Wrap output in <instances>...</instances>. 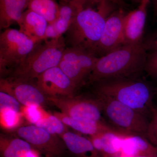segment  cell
I'll return each instance as SVG.
<instances>
[{
	"instance_id": "1",
	"label": "cell",
	"mask_w": 157,
	"mask_h": 157,
	"mask_svg": "<svg viewBox=\"0 0 157 157\" xmlns=\"http://www.w3.org/2000/svg\"><path fill=\"white\" fill-rule=\"evenodd\" d=\"M143 43L123 45L100 57L85 84L116 78H136L144 70L147 55Z\"/></svg>"
},
{
	"instance_id": "2",
	"label": "cell",
	"mask_w": 157,
	"mask_h": 157,
	"mask_svg": "<svg viewBox=\"0 0 157 157\" xmlns=\"http://www.w3.org/2000/svg\"><path fill=\"white\" fill-rule=\"evenodd\" d=\"M92 85L95 94L114 99L144 115L151 113L153 93L145 82L136 78H116Z\"/></svg>"
},
{
	"instance_id": "3",
	"label": "cell",
	"mask_w": 157,
	"mask_h": 157,
	"mask_svg": "<svg viewBox=\"0 0 157 157\" xmlns=\"http://www.w3.org/2000/svg\"><path fill=\"white\" fill-rule=\"evenodd\" d=\"M111 4L103 3L97 10L90 8L82 9L65 34L66 47H76L93 53L101 39L106 19L111 13Z\"/></svg>"
},
{
	"instance_id": "4",
	"label": "cell",
	"mask_w": 157,
	"mask_h": 157,
	"mask_svg": "<svg viewBox=\"0 0 157 157\" xmlns=\"http://www.w3.org/2000/svg\"><path fill=\"white\" fill-rule=\"evenodd\" d=\"M66 47L63 36L37 42L22 63L6 78L36 80L46 70L58 66Z\"/></svg>"
},
{
	"instance_id": "5",
	"label": "cell",
	"mask_w": 157,
	"mask_h": 157,
	"mask_svg": "<svg viewBox=\"0 0 157 157\" xmlns=\"http://www.w3.org/2000/svg\"><path fill=\"white\" fill-rule=\"evenodd\" d=\"M95 95L112 128L126 136L139 135L146 138L149 122L146 116L114 99Z\"/></svg>"
},
{
	"instance_id": "6",
	"label": "cell",
	"mask_w": 157,
	"mask_h": 157,
	"mask_svg": "<svg viewBox=\"0 0 157 157\" xmlns=\"http://www.w3.org/2000/svg\"><path fill=\"white\" fill-rule=\"evenodd\" d=\"M35 44L32 39L19 30L9 28L1 34V78L9 76L22 63Z\"/></svg>"
},
{
	"instance_id": "7",
	"label": "cell",
	"mask_w": 157,
	"mask_h": 157,
	"mask_svg": "<svg viewBox=\"0 0 157 157\" xmlns=\"http://www.w3.org/2000/svg\"><path fill=\"white\" fill-rule=\"evenodd\" d=\"M99 58L89 51L66 47L58 66L78 89L85 84Z\"/></svg>"
},
{
	"instance_id": "8",
	"label": "cell",
	"mask_w": 157,
	"mask_h": 157,
	"mask_svg": "<svg viewBox=\"0 0 157 157\" xmlns=\"http://www.w3.org/2000/svg\"><path fill=\"white\" fill-rule=\"evenodd\" d=\"M16 134L46 157H66L67 149L61 138L36 125L20 127Z\"/></svg>"
},
{
	"instance_id": "9",
	"label": "cell",
	"mask_w": 157,
	"mask_h": 157,
	"mask_svg": "<svg viewBox=\"0 0 157 157\" xmlns=\"http://www.w3.org/2000/svg\"><path fill=\"white\" fill-rule=\"evenodd\" d=\"M47 100L48 102L56 106L62 113L69 116L105 122L102 117L103 113L101 104L96 97H47Z\"/></svg>"
},
{
	"instance_id": "10",
	"label": "cell",
	"mask_w": 157,
	"mask_h": 157,
	"mask_svg": "<svg viewBox=\"0 0 157 157\" xmlns=\"http://www.w3.org/2000/svg\"><path fill=\"white\" fill-rule=\"evenodd\" d=\"M1 91L14 97L23 106H41L48 102L45 96L37 86L36 80L10 78H1Z\"/></svg>"
},
{
	"instance_id": "11",
	"label": "cell",
	"mask_w": 157,
	"mask_h": 157,
	"mask_svg": "<svg viewBox=\"0 0 157 157\" xmlns=\"http://www.w3.org/2000/svg\"><path fill=\"white\" fill-rule=\"evenodd\" d=\"M124 12L122 9L107 17L101 39L93 53L100 57L123 45Z\"/></svg>"
},
{
	"instance_id": "12",
	"label": "cell",
	"mask_w": 157,
	"mask_h": 157,
	"mask_svg": "<svg viewBox=\"0 0 157 157\" xmlns=\"http://www.w3.org/2000/svg\"><path fill=\"white\" fill-rule=\"evenodd\" d=\"M36 82L39 89L47 97H71L74 96L78 89L58 66L42 73L37 77Z\"/></svg>"
},
{
	"instance_id": "13",
	"label": "cell",
	"mask_w": 157,
	"mask_h": 157,
	"mask_svg": "<svg viewBox=\"0 0 157 157\" xmlns=\"http://www.w3.org/2000/svg\"><path fill=\"white\" fill-rule=\"evenodd\" d=\"M147 5L141 3L137 9L125 15L123 45H136L143 43Z\"/></svg>"
},
{
	"instance_id": "14",
	"label": "cell",
	"mask_w": 157,
	"mask_h": 157,
	"mask_svg": "<svg viewBox=\"0 0 157 157\" xmlns=\"http://www.w3.org/2000/svg\"><path fill=\"white\" fill-rule=\"evenodd\" d=\"M54 115L58 117L68 127L74 129L76 132L89 136L110 130H115L105 122L83 118L72 117L62 112H55Z\"/></svg>"
},
{
	"instance_id": "15",
	"label": "cell",
	"mask_w": 157,
	"mask_h": 157,
	"mask_svg": "<svg viewBox=\"0 0 157 157\" xmlns=\"http://www.w3.org/2000/svg\"><path fill=\"white\" fill-rule=\"evenodd\" d=\"M84 8L85 6L81 3L60 2L57 17L53 23L48 24L53 29L56 38L66 33L78 12Z\"/></svg>"
},
{
	"instance_id": "16",
	"label": "cell",
	"mask_w": 157,
	"mask_h": 157,
	"mask_svg": "<svg viewBox=\"0 0 157 157\" xmlns=\"http://www.w3.org/2000/svg\"><path fill=\"white\" fill-rule=\"evenodd\" d=\"M59 137L73 157H102L93 146L89 137L69 131Z\"/></svg>"
},
{
	"instance_id": "17",
	"label": "cell",
	"mask_w": 157,
	"mask_h": 157,
	"mask_svg": "<svg viewBox=\"0 0 157 157\" xmlns=\"http://www.w3.org/2000/svg\"><path fill=\"white\" fill-rule=\"evenodd\" d=\"M48 25V21L44 17L27 9L24 12L18 25L21 32L36 43L44 40Z\"/></svg>"
},
{
	"instance_id": "18",
	"label": "cell",
	"mask_w": 157,
	"mask_h": 157,
	"mask_svg": "<svg viewBox=\"0 0 157 157\" xmlns=\"http://www.w3.org/2000/svg\"><path fill=\"white\" fill-rule=\"evenodd\" d=\"M29 0H0V28H9L14 23H19Z\"/></svg>"
},
{
	"instance_id": "19",
	"label": "cell",
	"mask_w": 157,
	"mask_h": 157,
	"mask_svg": "<svg viewBox=\"0 0 157 157\" xmlns=\"http://www.w3.org/2000/svg\"><path fill=\"white\" fill-rule=\"evenodd\" d=\"M121 154L129 156L157 154V147L152 144L146 137L128 135L122 139Z\"/></svg>"
},
{
	"instance_id": "20",
	"label": "cell",
	"mask_w": 157,
	"mask_h": 157,
	"mask_svg": "<svg viewBox=\"0 0 157 157\" xmlns=\"http://www.w3.org/2000/svg\"><path fill=\"white\" fill-rule=\"evenodd\" d=\"M1 152L2 157H25L33 149L30 144L22 138L1 137Z\"/></svg>"
},
{
	"instance_id": "21",
	"label": "cell",
	"mask_w": 157,
	"mask_h": 157,
	"mask_svg": "<svg viewBox=\"0 0 157 157\" xmlns=\"http://www.w3.org/2000/svg\"><path fill=\"white\" fill-rule=\"evenodd\" d=\"M27 9L44 17L48 24H51L58 15L59 4L55 0H29Z\"/></svg>"
},
{
	"instance_id": "22",
	"label": "cell",
	"mask_w": 157,
	"mask_h": 157,
	"mask_svg": "<svg viewBox=\"0 0 157 157\" xmlns=\"http://www.w3.org/2000/svg\"><path fill=\"white\" fill-rule=\"evenodd\" d=\"M125 136L116 130L102 133L103 157H117L120 155L122 139Z\"/></svg>"
},
{
	"instance_id": "23",
	"label": "cell",
	"mask_w": 157,
	"mask_h": 157,
	"mask_svg": "<svg viewBox=\"0 0 157 157\" xmlns=\"http://www.w3.org/2000/svg\"><path fill=\"white\" fill-rule=\"evenodd\" d=\"M35 125L44 129L48 133L58 135L59 137L69 131L67 126L58 117L48 113H46L45 116Z\"/></svg>"
},
{
	"instance_id": "24",
	"label": "cell",
	"mask_w": 157,
	"mask_h": 157,
	"mask_svg": "<svg viewBox=\"0 0 157 157\" xmlns=\"http://www.w3.org/2000/svg\"><path fill=\"white\" fill-rule=\"evenodd\" d=\"M0 110L1 124L3 127L7 129H12L19 124L21 113L10 109Z\"/></svg>"
},
{
	"instance_id": "25",
	"label": "cell",
	"mask_w": 157,
	"mask_h": 157,
	"mask_svg": "<svg viewBox=\"0 0 157 157\" xmlns=\"http://www.w3.org/2000/svg\"><path fill=\"white\" fill-rule=\"evenodd\" d=\"M22 112L27 120L34 125L42 120L47 113L41 106L36 105L24 106Z\"/></svg>"
},
{
	"instance_id": "26",
	"label": "cell",
	"mask_w": 157,
	"mask_h": 157,
	"mask_svg": "<svg viewBox=\"0 0 157 157\" xmlns=\"http://www.w3.org/2000/svg\"><path fill=\"white\" fill-rule=\"evenodd\" d=\"M10 109L21 113V104L13 96L1 91L0 92V110Z\"/></svg>"
},
{
	"instance_id": "27",
	"label": "cell",
	"mask_w": 157,
	"mask_h": 157,
	"mask_svg": "<svg viewBox=\"0 0 157 157\" xmlns=\"http://www.w3.org/2000/svg\"><path fill=\"white\" fill-rule=\"evenodd\" d=\"M151 119L149 122L146 138L155 146L157 147V108L151 109Z\"/></svg>"
},
{
	"instance_id": "28",
	"label": "cell",
	"mask_w": 157,
	"mask_h": 157,
	"mask_svg": "<svg viewBox=\"0 0 157 157\" xmlns=\"http://www.w3.org/2000/svg\"><path fill=\"white\" fill-rule=\"evenodd\" d=\"M144 71L149 76L157 78V50L147 55Z\"/></svg>"
},
{
	"instance_id": "29",
	"label": "cell",
	"mask_w": 157,
	"mask_h": 157,
	"mask_svg": "<svg viewBox=\"0 0 157 157\" xmlns=\"http://www.w3.org/2000/svg\"><path fill=\"white\" fill-rule=\"evenodd\" d=\"M60 2H75L81 3L84 6L86 4L95 5L99 6L101 4L105 3H111L116 4L119 6H125V4L123 0H60Z\"/></svg>"
},
{
	"instance_id": "30",
	"label": "cell",
	"mask_w": 157,
	"mask_h": 157,
	"mask_svg": "<svg viewBox=\"0 0 157 157\" xmlns=\"http://www.w3.org/2000/svg\"><path fill=\"white\" fill-rule=\"evenodd\" d=\"M143 45L147 50L154 51L157 50V35L144 39Z\"/></svg>"
},
{
	"instance_id": "31",
	"label": "cell",
	"mask_w": 157,
	"mask_h": 157,
	"mask_svg": "<svg viewBox=\"0 0 157 157\" xmlns=\"http://www.w3.org/2000/svg\"><path fill=\"white\" fill-rule=\"evenodd\" d=\"M39 153V151L33 148L27 153L25 157H40Z\"/></svg>"
},
{
	"instance_id": "32",
	"label": "cell",
	"mask_w": 157,
	"mask_h": 157,
	"mask_svg": "<svg viewBox=\"0 0 157 157\" xmlns=\"http://www.w3.org/2000/svg\"><path fill=\"white\" fill-rule=\"evenodd\" d=\"M157 154L149 155L137 156H129L124 155H120L117 157H155Z\"/></svg>"
},
{
	"instance_id": "33",
	"label": "cell",
	"mask_w": 157,
	"mask_h": 157,
	"mask_svg": "<svg viewBox=\"0 0 157 157\" xmlns=\"http://www.w3.org/2000/svg\"><path fill=\"white\" fill-rule=\"evenodd\" d=\"M131 1H132L133 2H134L136 3H138L140 4H141V3L142 2V0H131Z\"/></svg>"
},
{
	"instance_id": "34",
	"label": "cell",
	"mask_w": 157,
	"mask_h": 157,
	"mask_svg": "<svg viewBox=\"0 0 157 157\" xmlns=\"http://www.w3.org/2000/svg\"><path fill=\"white\" fill-rule=\"evenodd\" d=\"M155 8L156 11H157V0H153Z\"/></svg>"
},
{
	"instance_id": "35",
	"label": "cell",
	"mask_w": 157,
	"mask_h": 157,
	"mask_svg": "<svg viewBox=\"0 0 157 157\" xmlns=\"http://www.w3.org/2000/svg\"><path fill=\"white\" fill-rule=\"evenodd\" d=\"M149 2H150V0H142V2H141V3H145V4H147V5H148V3H149Z\"/></svg>"
},
{
	"instance_id": "36",
	"label": "cell",
	"mask_w": 157,
	"mask_h": 157,
	"mask_svg": "<svg viewBox=\"0 0 157 157\" xmlns=\"http://www.w3.org/2000/svg\"><path fill=\"white\" fill-rule=\"evenodd\" d=\"M157 157V155L156 156V157Z\"/></svg>"
}]
</instances>
